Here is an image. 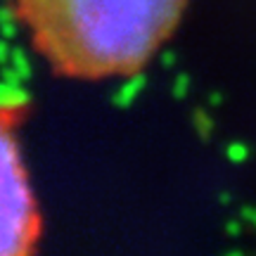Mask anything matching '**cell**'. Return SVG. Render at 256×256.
<instances>
[{"label": "cell", "mask_w": 256, "mask_h": 256, "mask_svg": "<svg viewBox=\"0 0 256 256\" xmlns=\"http://www.w3.org/2000/svg\"><path fill=\"white\" fill-rule=\"evenodd\" d=\"M185 0H17L38 50L78 78L126 74L154 55Z\"/></svg>", "instance_id": "6da1fadb"}, {"label": "cell", "mask_w": 256, "mask_h": 256, "mask_svg": "<svg viewBox=\"0 0 256 256\" xmlns=\"http://www.w3.org/2000/svg\"><path fill=\"white\" fill-rule=\"evenodd\" d=\"M38 218L14 138L0 124V254H24L36 240Z\"/></svg>", "instance_id": "7a4b0ae2"}]
</instances>
